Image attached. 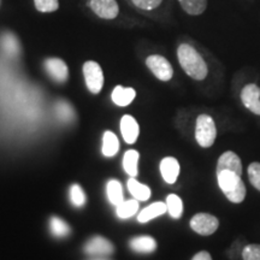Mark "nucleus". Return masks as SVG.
Listing matches in <instances>:
<instances>
[{"label":"nucleus","mask_w":260,"mask_h":260,"mask_svg":"<svg viewBox=\"0 0 260 260\" xmlns=\"http://www.w3.org/2000/svg\"><path fill=\"white\" fill-rule=\"evenodd\" d=\"M82 70L86 86L89 92L93 94L100 93L104 86V74L102 67L96 61L88 60L83 64Z\"/></svg>","instance_id":"obj_4"},{"label":"nucleus","mask_w":260,"mask_h":260,"mask_svg":"<svg viewBox=\"0 0 260 260\" xmlns=\"http://www.w3.org/2000/svg\"><path fill=\"white\" fill-rule=\"evenodd\" d=\"M140 154L135 149L126 151L124 157H123V169L129 176L135 177L138 176V162Z\"/></svg>","instance_id":"obj_19"},{"label":"nucleus","mask_w":260,"mask_h":260,"mask_svg":"<svg viewBox=\"0 0 260 260\" xmlns=\"http://www.w3.org/2000/svg\"><path fill=\"white\" fill-rule=\"evenodd\" d=\"M247 172H248V178L252 186L260 191V162L254 161L249 164Z\"/></svg>","instance_id":"obj_28"},{"label":"nucleus","mask_w":260,"mask_h":260,"mask_svg":"<svg viewBox=\"0 0 260 260\" xmlns=\"http://www.w3.org/2000/svg\"><path fill=\"white\" fill-rule=\"evenodd\" d=\"M136 92L133 88H124L122 86H117L111 94L112 102L116 104L117 106H128L129 104L133 103L135 99Z\"/></svg>","instance_id":"obj_14"},{"label":"nucleus","mask_w":260,"mask_h":260,"mask_svg":"<svg viewBox=\"0 0 260 260\" xmlns=\"http://www.w3.org/2000/svg\"><path fill=\"white\" fill-rule=\"evenodd\" d=\"M139 124L133 116L125 115L121 119V133L126 144H134L139 136Z\"/></svg>","instance_id":"obj_12"},{"label":"nucleus","mask_w":260,"mask_h":260,"mask_svg":"<svg viewBox=\"0 0 260 260\" xmlns=\"http://www.w3.org/2000/svg\"><path fill=\"white\" fill-rule=\"evenodd\" d=\"M138 210H139V201L136 199L123 201V203L116 206L117 217L121 219L130 218V217L134 216V214L138 212Z\"/></svg>","instance_id":"obj_21"},{"label":"nucleus","mask_w":260,"mask_h":260,"mask_svg":"<svg viewBox=\"0 0 260 260\" xmlns=\"http://www.w3.org/2000/svg\"><path fill=\"white\" fill-rule=\"evenodd\" d=\"M191 260H212V256H211L209 252L203 251V252L197 253V254L193 256V259H191Z\"/></svg>","instance_id":"obj_31"},{"label":"nucleus","mask_w":260,"mask_h":260,"mask_svg":"<svg viewBox=\"0 0 260 260\" xmlns=\"http://www.w3.org/2000/svg\"><path fill=\"white\" fill-rule=\"evenodd\" d=\"M119 149V142L117 136L112 132H105L103 136L102 152L105 157L110 158L117 154Z\"/></svg>","instance_id":"obj_17"},{"label":"nucleus","mask_w":260,"mask_h":260,"mask_svg":"<svg viewBox=\"0 0 260 260\" xmlns=\"http://www.w3.org/2000/svg\"><path fill=\"white\" fill-rule=\"evenodd\" d=\"M160 172L168 184H174L180 175V162L174 157H165L160 161Z\"/></svg>","instance_id":"obj_11"},{"label":"nucleus","mask_w":260,"mask_h":260,"mask_svg":"<svg viewBox=\"0 0 260 260\" xmlns=\"http://www.w3.org/2000/svg\"><path fill=\"white\" fill-rule=\"evenodd\" d=\"M50 229L52 235L56 237H65L70 234V226L59 217H52L50 219Z\"/></svg>","instance_id":"obj_24"},{"label":"nucleus","mask_w":260,"mask_h":260,"mask_svg":"<svg viewBox=\"0 0 260 260\" xmlns=\"http://www.w3.org/2000/svg\"><path fill=\"white\" fill-rule=\"evenodd\" d=\"M128 189L138 201H147L151 198V189L146 184L136 181L134 177L128 180Z\"/></svg>","instance_id":"obj_16"},{"label":"nucleus","mask_w":260,"mask_h":260,"mask_svg":"<svg viewBox=\"0 0 260 260\" xmlns=\"http://www.w3.org/2000/svg\"><path fill=\"white\" fill-rule=\"evenodd\" d=\"M45 70L50 75V77L58 83H64L69 77V69L68 65L60 58H48L44 63Z\"/></svg>","instance_id":"obj_8"},{"label":"nucleus","mask_w":260,"mask_h":260,"mask_svg":"<svg viewBox=\"0 0 260 260\" xmlns=\"http://www.w3.org/2000/svg\"><path fill=\"white\" fill-rule=\"evenodd\" d=\"M146 65L151 73L162 82H168L174 76V69L167 58L159 56V54H152L146 59Z\"/></svg>","instance_id":"obj_5"},{"label":"nucleus","mask_w":260,"mask_h":260,"mask_svg":"<svg viewBox=\"0 0 260 260\" xmlns=\"http://www.w3.org/2000/svg\"><path fill=\"white\" fill-rule=\"evenodd\" d=\"M89 5L94 14L103 19H115L119 14L116 0H89Z\"/></svg>","instance_id":"obj_7"},{"label":"nucleus","mask_w":260,"mask_h":260,"mask_svg":"<svg viewBox=\"0 0 260 260\" xmlns=\"http://www.w3.org/2000/svg\"><path fill=\"white\" fill-rule=\"evenodd\" d=\"M182 10L190 16H199L207 9V0H178Z\"/></svg>","instance_id":"obj_18"},{"label":"nucleus","mask_w":260,"mask_h":260,"mask_svg":"<svg viewBox=\"0 0 260 260\" xmlns=\"http://www.w3.org/2000/svg\"><path fill=\"white\" fill-rule=\"evenodd\" d=\"M54 110H56V115L59 121L64 123H69L74 119L75 112L73 107H71L67 102H61V100L60 102H58L56 104Z\"/></svg>","instance_id":"obj_25"},{"label":"nucleus","mask_w":260,"mask_h":260,"mask_svg":"<svg viewBox=\"0 0 260 260\" xmlns=\"http://www.w3.org/2000/svg\"><path fill=\"white\" fill-rule=\"evenodd\" d=\"M106 194L109 201L112 205H119L123 203V188L122 184L117 180H111L107 182Z\"/></svg>","instance_id":"obj_20"},{"label":"nucleus","mask_w":260,"mask_h":260,"mask_svg":"<svg viewBox=\"0 0 260 260\" xmlns=\"http://www.w3.org/2000/svg\"><path fill=\"white\" fill-rule=\"evenodd\" d=\"M241 102L247 110L260 116V87L249 83L241 90Z\"/></svg>","instance_id":"obj_9"},{"label":"nucleus","mask_w":260,"mask_h":260,"mask_svg":"<svg viewBox=\"0 0 260 260\" xmlns=\"http://www.w3.org/2000/svg\"><path fill=\"white\" fill-rule=\"evenodd\" d=\"M69 195L70 201L73 203L74 206L81 207L86 204V194H84L83 189L79 186V184H73V186L70 187Z\"/></svg>","instance_id":"obj_27"},{"label":"nucleus","mask_w":260,"mask_h":260,"mask_svg":"<svg viewBox=\"0 0 260 260\" xmlns=\"http://www.w3.org/2000/svg\"><path fill=\"white\" fill-rule=\"evenodd\" d=\"M113 245L109 240H106L105 237L102 236H95L93 239H90L88 242L84 246V252L89 255H95V256H103V255H109L113 252Z\"/></svg>","instance_id":"obj_10"},{"label":"nucleus","mask_w":260,"mask_h":260,"mask_svg":"<svg viewBox=\"0 0 260 260\" xmlns=\"http://www.w3.org/2000/svg\"><path fill=\"white\" fill-rule=\"evenodd\" d=\"M177 58L182 69L193 80L203 81L209 74L206 61L189 44H181L177 48Z\"/></svg>","instance_id":"obj_2"},{"label":"nucleus","mask_w":260,"mask_h":260,"mask_svg":"<svg viewBox=\"0 0 260 260\" xmlns=\"http://www.w3.org/2000/svg\"><path fill=\"white\" fill-rule=\"evenodd\" d=\"M243 260H260V245L251 243L242 249Z\"/></svg>","instance_id":"obj_29"},{"label":"nucleus","mask_w":260,"mask_h":260,"mask_svg":"<svg viewBox=\"0 0 260 260\" xmlns=\"http://www.w3.org/2000/svg\"><path fill=\"white\" fill-rule=\"evenodd\" d=\"M0 45H2L5 53L9 54V56L15 57L19 53V44L17 38L15 35L10 34V32L3 34L2 39H0Z\"/></svg>","instance_id":"obj_22"},{"label":"nucleus","mask_w":260,"mask_h":260,"mask_svg":"<svg viewBox=\"0 0 260 260\" xmlns=\"http://www.w3.org/2000/svg\"><path fill=\"white\" fill-rule=\"evenodd\" d=\"M217 138V128L213 118L209 115H200L195 124V140L203 148H209Z\"/></svg>","instance_id":"obj_3"},{"label":"nucleus","mask_w":260,"mask_h":260,"mask_svg":"<svg viewBox=\"0 0 260 260\" xmlns=\"http://www.w3.org/2000/svg\"><path fill=\"white\" fill-rule=\"evenodd\" d=\"M219 220L210 213H197L190 219V228L195 233L203 236H209L218 229Z\"/></svg>","instance_id":"obj_6"},{"label":"nucleus","mask_w":260,"mask_h":260,"mask_svg":"<svg viewBox=\"0 0 260 260\" xmlns=\"http://www.w3.org/2000/svg\"><path fill=\"white\" fill-rule=\"evenodd\" d=\"M241 176V159L235 152H224L217 161V181L220 190L233 204L242 203L246 198L247 189Z\"/></svg>","instance_id":"obj_1"},{"label":"nucleus","mask_w":260,"mask_h":260,"mask_svg":"<svg viewBox=\"0 0 260 260\" xmlns=\"http://www.w3.org/2000/svg\"><path fill=\"white\" fill-rule=\"evenodd\" d=\"M130 248L136 253H152L157 248V242L151 236H136L130 240Z\"/></svg>","instance_id":"obj_13"},{"label":"nucleus","mask_w":260,"mask_h":260,"mask_svg":"<svg viewBox=\"0 0 260 260\" xmlns=\"http://www.w3.org/2000/svg\"><path fill=\"white\" fill-rule=\"evenodd\" d=\"M167 207L168 212L170 213L172 218L178 219L181 218L182 213H183V203H182L181 198L176 194H169L167 198Z\"/></svg>","instance_id":"obj_23"},{"label":"nucleus","mask_w":260,"mask_h":260,"mask_svg":"<svg viewBox=\"0 0 260 260\" xmlns=\"http://www.w3.org/2000/svg\"><path fill=\"white\" fill-rule=\"evenodd\" d=\"M132 2L136 8L151 11V10L157 9L162 3V0H132Z\"/></svg>","instance_id":"obj_30"},{"label":"nucleus","mask_w":260,"mask_h":260,"mask_svg":"<svg viewBox=\"0 0 260 260\" xmlns=\"http://www.w3.org/2000/svg\"><path fill=\"white\" fill-rule=\"evenodd\" d=\"M35 9L42 14H50L59 9V0H34Z\"/></svg>","instance_id":"obj_26"},{"label":"nucleus","mask_w":260,"mask_h":260,"mask_svg":"<svg viewBox=\"0 0 260 260\" xmlns=\"http://www.w3.org/2000/svg\"><path fill=\"white\" fill-rule=\"evenodd\" d=\"M95 260H105V259H95Z\"/></svg>","instance_id":"obj_32"},{"label":"nucleus","mask_w":260,"mask_h":260,"mask_svg":"<svg viewBox=\"0 0 260 260\" xmlns=\"http://www.w3.org/2000/svg\"><path fill=\"white\" fill-rule=\"evenodd\" d=\"M168 211L167 204L164 203H153L149 206L145 207L141 212L139 213L138 220L140 223H147L149 220L157 218V217L161 216Z\"/></svg>","instance_id":"obj_15"}]
</instances>
